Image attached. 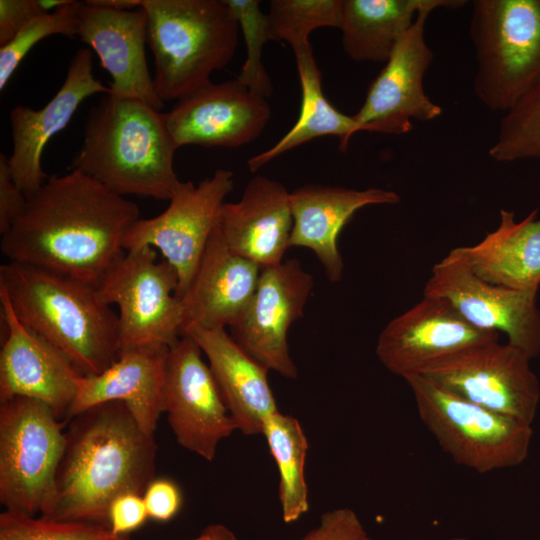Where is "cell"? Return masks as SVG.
Returning a JSON list of instances; mask_svg holds the SVG:
<instances>
[{
	"label": "cell",
	"instance_id": "obj_27",
	"mask_svg": "<svg viewBox=\"0 0 540 540\" xmlns=\"http://www.w3.org/2000/svg\"><path fill=\"white\" fill-rule=\"evenodd\" d=\"M301 87V106L297 121L272 147L252 156L248 167L256 172L268 162L296 147L323 136H336L345 151L351 137L362 129L353 115L337 110L325 97L321 72L312 47L294 54Z\"/></svg>",
	"mask_w": 540,
	"mask_h": 540
},
{
	"label": "cell",
	"instance_id": "obj_29",
	"mask_svg": "<svg viewBox=\"0 0 540 540\" xmlns=\"http://www.w3.org/2000/svg\"><path fill=\"white\" fill-rule=\"evenodd\" d=\"M262 434L279 471L278 497L283 520L291 523L309 510L305 460L309 448L299 421L279 410L264 421Z\"/></svg>",
	"mask_w": 540,
	"mask_h": 540
},
{
	"label": "cell",
	"instance_id": "obj_23",
	"mask_svg": "<svg viewBox=\"0 0 540 540\" xmlns=\"http://www.w3.org/2000/svg\"><path fill=\"white\" fill-rule=\"evenodd\" d=\"M400 196L382 188L354 189L308 184L290 193L293 226L289 246L314 252L327 278L342 279L344 263L337 240L343 227L361 208L370 205H395Z\"/></svg>",
	"mask_w": 540,
	"mask_h": 540
},
{
	"label": "cell",
	"instance_id": "obj_2",
	"mask_svg": "<svg viewBox=\"0 0 540 540\" xmlns=\"http://www.w3.org/2000/svg\"><path fill=\"white\" fill-rule=\"evenodd\" d=\"M157 444L121 401L95 405L70 419L55 491L42 517L101 523L121 494L143 495L155 479Z\"/></svg>",
	"mask_w": 540,
	"mask_h": 540
},
{
	"label": "cell",
	"instance_id": "obj_3",
	"mask_svg": "<svg viewBox=\"0 0 540 540\" xmlns=\"http://www.w3.org/2000/svg\"><path fill=\"white\" fill-rule=\"evenodd\" d=\"M164 114L133 98L105 94L87 115L70 169L125 197L171 200L183 186Z\"/></svg>",
	"mask_w": 540,
	"mask_h": 540
},
{
	"label": "cell",
	"instance_id": "obj_10",
	"mask_svg": "<svg viewBox=\"0 0 540 540\" xmlns=\"http://www.w3.org/2000/svg\"><path fill=\"white\" fill-rule=\"evenodd\" d=\"M464 0H426L414 23L402 35L384 67L370 84L364 102L353 115L362 131L401 135L412 129V120L431 121L442 108L424 89V76L433 61L425 38L429 15L438 8L455 9Z\"/></svg>",
	"mask_w": 540,
	"mask_h": 540
},
{
	"label": "cell",
	"instance_id": "obj_8",
	"mask_svg": "<svg viewBox=\"0 0 540 540\" xmlns=\"http://www.w3.org/2000/svg\"><path fill=\"white\" fill-rule=\"evenodd\" d=\"M62 423L39 400L0 402V503L5 510L30 516L48 511L65 448Z\"/></svg>",
	"mask_w": 540,
	"mask_h": 540
},
{
	"label": "cell",
	"instance_id": "obj_34",
	"mask_svg": "<svg viewBox=\"0 0 540 540\" xmlns=\"http://www.w3.org/2000/svg\"><path fill=\"white\" fill-rule=\"evenodd\" d=\"M232 10L246 46V58L237 79L251 92L267 99L273 92L271 79L263 65L264 45L270 41L267 14L258 0H225Z\"/></svg>",
	"mask_w": 540,
	"mask_h": 540
},
{
	"label": "cell",
	"instance_id": "obj_14",
	"mask_svg": "<svg viewBox=\"0 0 540 540\" xmlns=\"http://www.w3.org/2000/svg\"><path fill=\"white\" fill-rule=\"evenodd\" d=\"M201 353L188 335L169 348L163 413L180 446L213 461L219 443L237 427Z\"/></svg>",
	"mask_w": 540,
	"mask_h": 540
},
{
	"label": "cell",
	"instance_id": "obj_4",
	"mask_svg": "<svg viewBox=\"0 0 540 540\" xmlns=\"http://www.w3.org/2000/svg\"><path fill=\"white\" fill-rule=\"evenodd\" d=\"M0 290L17 318L62 352L83 376L107 369L120 351L119 318L94 285L27 264L0 267Z\"/></svg>",
	"mask_w": 540,
	"mask_h": 540
},
{
	"label": "cell",
	"instance_id": "obj_26",
	"mask_svg": "<svg viewBox=\"0 0 540 540\" xmlns=\"http://www.w3.org/2000/svg\"><path fill=\"white\" fill-rule=\"evenodd\" d=\"M537 210L517 222L500 210L498 227L479 243L457 247L472 272L494 285L537 293L540 286V219Z\"/></svg>",
	"mask_w": 540,
	"mask_h": 540
},
{
	"label": "cell",
	"instance_id": "obj_36",
	"mask_svg": "<svg viewBox=\"0 0 540 540\" xmlns=\"http://www.w3.org/2000/svg\"><path fill=\"white\" fill-rule=\"evenodd\" d=\"M148 517L157 521H169L180 510L182 494L178 485L166 478H155L143 493Z\"/></svg>",
	"mask_w": 540,
	"mask_h": 540
},
{
	"label": "cell",
	"instance_id": "obj_25",
	"mask_svg": "<svg viewBox=\"0 0 540 540\" xmlns=\"http://www.w3.org/2000/svg\"><path fill=\"white\" fill-rule=\"evenodd\" d=\"M200 346L209 361L226 407L237 430L245 435L262 434L265 419L277 411L268 382V369L250 356L225 328H183Z\"/></svg>",
	"mask_w": 540,
	"mask_h": 540
},
{
	"label": "cell",
	"instance_id": "obj_21",
	"mask_svg": "<svg viewBox=\"0 0 540 540\" xmlns=\"http://www.w3.org/2000/svg\"><path fill=\"white\" fill-rule=\"evenodd\" d=\"M293 226L290 192L278 181L257 175L237 202H224L215 229L236 254L261 268L281 263Z\"/></svg>",
	"mask_w": 540,
	"mask_h": 540
},
{
	"label": "cell",
	"instance_id": "obj_13",
	"mask_svg": "<svg viewBox=\"0 0 540 540\" xmlns=\"http://www.w3.org/2000/svg\"><path fill=\"white\" fill-rule=\"evenodd\" d=\"M423 295L441 297L473 326L504 333L530 359L540 354V310L535 292L494 285L477 277L459 252L436 263Z\"/></svg>",
	"mask_w": 540,
	"mask_h": 540
},
{
	"label": "cell",
	"instance_id": "obj_17",
	"mask_svg": "<svg viewBox=\"0 0 540 540\" xmlns=\"http://www.w3.org/2000/svg\"><path fill=\"white\" fill-rule=\"evenodd\" d=\"M176 148H238L257 139L271 118L266 98L237 78L208 83L179 99L164 113Z\"/></svg>",
	"mask_w": 540,
	"mask_h": 540
},
{
	"label": "cell",
	"instance_id": "obj_32",
	"mask_svg": "<svg viewBox=\"0 0 540 540\" xmlns=\"http://www.w3.org/2000/svg\"><path fill=\"white\" fill-rule=\"evenodd\" d=\"M0 540H131L109 526L89 521L55 520L4 510Z\"/></svg>",
	"mask_w": 540,
	"mask_h": 540
},
{
	"label": "cell",
	"instance_id": "obj_18",
	"mask_svg": "<svg viewBox=\"0 0 540 540\" xmlns=\"http://www.w3.org/2000/svg\"><path fill=\"white\" fill-rule=\"evenodd\" d=\"M5 338L0 351V402L27 397L45 403L66 421L83 376L71 361L16 316L0 290Z\"/></svg>",
	"mask_w": 540,
	"mask_h": 540
},
{
	"label": "cell",
	"instance_id": "obj_24",
	"mask_svg": "<svg viewBox=\"0 0 540 540\" xmlns=\"http://www.w3.org/2000/svg\"><path fill=\"white\" fill-rule=\"evenodd\" d=\"M260 273L261 267L229 249L214 227L195 276L180 298L184 327L235 325L255 293Z\"/></svg>",
	"mask_w": 540,
	"mask_h": 540
},
{
	"label": "cell",
	"instance_id": "obj_40",
	"mask_svg": "<svg viewBox=\"0 0 540 540\" xmlns=\"http://www.w3.org/2000/svg\"><path fill=\"white\" fill-rule=\"evenodd\" d=\"M191 540H238L235 534L222 524H212L203 529L201 534Z\"/></svg>",
	"mask_w": 540,
	"mask_h": 540
},
{
	"label": "cell",
	"instance_id": "obj_19",
	"mask_svg": "<svg viewBox=\"0 0 540 540\" xmlns=\"http://www.w3.org/2000/svg\"><path fill=\"white\" fill-rule=\"evenodd\" d=\"M96 93L109 94L93 74L92 51L80 48L71 59L64 82L41 109L18 105L10 111L12 151L8 167L14 182L29 198L46 182L41 157L48 141L63 130L79 105Z\"/></svg>",
	"mask_w": 540,
	"mask_h": 540
},
{
	"label": "cell",
	"instance_id": "obj_41",
	"mask_svg": "<svg viewBox=\"0 0 540 540\" xmlns=\"http://www.w3.org/2000/svg\"><path fill=\"white\" fill-rule=\"evenodd\" d=\"M97 4L114 9H135L140 7L141 0H94Z\"/></svg>",
	"mask_w": 540,
	"mask_h": 540
},
{
	"label": "cell",
	"instance_id": "obj_6",
	"mask_svg": "<svg viewBox=\"0 0 540 540\" xmlns=\"http://www.w3.org/2000/svg\"><path fill=\"white\" fill-rule=\"evenodd\" d=\"M469 31L474 93L505 114L540 82V0H474Z\"/></svg>",
	"mask_w": 540,
	"mask_h": 540
},
{
	"label": "cell",
	"instance_id": "obj_37",
	"mask_svg": "<svg viewBox=\"0 0 540 540\" xmlns=\"http://www.w3.org/2000/svg\"><path fill=\"white\" fill-rule=\"evenodd\" d=\"M147 518L143 496L133 492L116 497L108 510V526L113 533L119 535L141 527Z\"/></svg>",
	"mask_w": 540,
	"mask_h": 540
},
{
	"label": "cell",
	"instance_id": "obj_5",
	"mask_svg": "<svg viewBox=\"0 0 540 540\" xmlns=\"http://www.w3.org/2000/svg\"><path fill=\"white\" fill-rule=\"evenodd\" d=\"M148 16L147 43L154 58V87L164 103L210 83L238 46L239 24L225 0H141Z\"/></svg>",
	"mask_w": 540,
	"mask_h": 540
},
{
	"label": "cell",
	"instance_id": "obj_42",
	"mask_svg": "<svg viewBox=\"0 0 540 540\" xmlns=\"http://www.w3.org/2000/svg\"><path fill=\"white\" fill-rule=\"evenodd\" d=\"M451 540H466V539H464V538H453Z\"/></svg>",
	"mask_w": 540,
	"mask_h": 540
},
{
	"label": "cell",
	"instance_id": "obj_35",
	"mask_svg": "<svg viewBox=\"0 0 540 540\" xmlns=\"http://www.w3.org/2000/svg\"><path fill=\"white\" fill-rule=\"evenodd\" d=\"M301 540H372L357 514L350 508H337L322 514L318 527Z\"/></svg>",
	"mask_w": 540,
	"mask_h": 540
},
{
	"label": "cell",
	"instance_id": "obj_30",
	"mask_svg": "<svg viewBox=\"0 0 540 540\" xmlns=\"http://www.w3.org/2000/svg\"><path fill=\"white\" fill-rule=\"evenodd\" d=\"M343 0H272L267 13L272 41L287 42L293 53L311 48L309 35L316 29H339Z\"/></svg>",
	"mask_w": 540,
	"mask_h": 540
},
{
	"label": "cell",
	"instance_id": "obj_9",
	"mask_svg": "<svg viewBox=\"0 0 540 540\" xmlns=\"http://www.w3.org/2000/svg\"><path fill=\"white\" fill-rule=\"evenodd\" d=\"M178 275L152 247L125 251L98 284L100 299L119 309L120 349L173 346L182 336L184 317L176 297Z\"/></svg>",
	"mask_w": 540,
	"mask_h": 540
},
{
	"label": "cell",
	"instance_id": "obj_16",
	"mask_svg": "<svg viewBox=\"0 0 540 540\" xmlns=\"http://www.w3.org/2000/svg\"><path fill=\"white\" fill-rule=\"evenodd\" d=\"M313 276L297 259L261 268L255 293L232 338L256 361L280 375L295 379L298 370L288 347V329L303 316L313 289Z\"/></svg>",
	"mask_w": 540,
	"mask_h": 540
},
{
	"label": "cell",
	"instance_id": "obj_38",
	"mask_svg": "<svg viewBox=\"0 0 540 540\" xmlns=\"http://www.w3.org/2000/svg\"><path fill=\"white\" fill-rule=\"evenodd\" d=\"M46 12L40 0H0V47L8 44L27 24Z\"/></svg>",
	"mask_w": 540,
	"mask_h": 540
},
{
	"label": "cell",
	"instance_id": "obj_39",
	"mask_svg": "<svg viewBox=\"0 0 540 540\" xmlns=\"http://www.w3.org/2000/svg\"><path fill=\"white\" fill-rule=\"evenodd\" d=\"M27 196L14 182L8 167V156L0 155V234L6 233L24 212Z\"/></svg>",
	"mask_w": 540,
	"mask_h": 540
},
{
	"label": "cell",
	"instance_id": "obj_33",
	"mask_svg": "<svg viewBox=\"0 0 540 540\" xmlns=\"http://www.w3.org/2000/svg\"><path fill=\"white\" fill-rule=\"evenodd\" d=\"M80 1L69 0L57 9L46 12L27 24L8 44L0 47V90L33 48L52 35L78 36Z\"/></svg>",
	"mask_w": 540,
	"mask_h": 540
},
{
	"label": "cell",
	"instance_id": "obj_20",
	"mask_svg": "<svg viewBox=\"0 0 540 540\" xmlns=\"http://www.w3.org/2000/svg\"><path fill=\"white\" fill-rule=\"evenodd\" d=\"M78 36L112 77L109 94L137 99L158 111L163 108L147 66L148 16L144 8L123 10L94 0L81 2Z\"/></svg>",
	"mask_w": 540,
	"mask_h": 540
},
{
	"label": "cell",
	"instance_id": "obj_28",
	"mask_svg": "<svg viewBox=\"0 0 540 540\" xmlns=\"http://www.w3.org/2000/svg\"><path fill=\"white\" fill-rule=\"evenodd\" d=\"M426 0H343L342 48L356 62L385 63Z\"/></svg>",
	"mask_w": 540,
	"mask_h": 540
},
{
	"label": "cell",
	"instance_id": "obj_12",
	"mask_svg": "<svg viewBox=\"0 0 540 540\" xmlns=\"http://www.w3.org/2000/svg\"><path fill=\"white\" fill-rule=\"evenodd\" d=\"M530 360L519 348L498 340L455 354L422 376L469 402L532 425L540 384Z\"/></svg>",
	"mask_w": 540,
	"mask_h": 540
},
{
	"label": "cell",
	"instance_id": "obj_31",
	"mask_svg": "<svg viewBox=\"0 0 540 540\" xmlns=\"http://www.w3.org/2000/svg\"><path fill=\"white\" fill-rule=\"evenodd\" d=\"M489 155L504 163L540 160V82L504 114Z\"/></svg>",
	"mask_w": 540,
	"mask_h": 540
},
{
	"label": "cell",
	"instance_id": "obj_11",
	"mask_svg": "<svg viewBox=\"0 0 540 540\" xmlns=\"http://www.w3.org/2000/svg\"><path fill=\"white\" fill-rule=\"evenodd\" d=\"M231 170L217 169L194 185L184 182L159 215L139 218L127 230L125 251L141 247L158 249L178 275L176 297L189 288L215 227L218 212L232 191Z\"/></svg>",
	"mask_w": 540,
	"mask_h": 540
},
{
	"label": "cell",
	"instance_id": "obj_1",
	"mask_svg": "<svg viewBox=\"0 0 540 540\" xmlns=\"http://www.w3.org/2000/svg\"><path fill=\"white\" fill-rule=\"evenodd\" d=\"M139 218L136 203L70 170L48 177L28 198L24 212L1 235V251L10 262L97 287L125 252V234Z\"/></svg>",
	"mask_w": 540,
	"mask_h": 540
},
{
	"label": "cell",
	"instance_id": "obj_15",
	"mask_svg": "<svg viewBox=\"0 0 540 540\" xmlns=\"http://www.w3.org/2000/svg\"><path fill=\"white\" fill-rule=\"evenodd\" d=\"M500 334L476 328L444 298L426 296L381 331L376 355L404 380L469 348L498 341Z\"/></svg>",
	"mask_w": 540,
	"mask_h": 540
},
{
	"label": "cell",
	"instance_id": "obj_22",
	"mask_svg": "<svg viewBox=\"0 0 540 540\" xmlns=\"http://www.w3.org/2000/svg\"><path fill=\"white\" fill-rule=\"evenodd\" d=\"M169 348L142 345L122 348L103 372L82 376L66 421L98 404L123 402L139 426L155 434L163 413V389Z\"/></svg>",
	"mask_w": 540,
	"mask_h": 540
},
{
	"label": "cell",
	"instance_id": "obj_7",
	"mask_svg": "<svg viewBox=\"0 0 540 540\" xmlns=\"http://www.w3.org/2000/svg\"><path fill=\"white\" fill-rule=\"evenodd\" d=\"M405 381L422 423L456 464L484 474L528 457L530 424L469 402L422 375Z\"/></svg>",
	"mask_w": 540,
	"mask_h": 540
}]
</instances>
